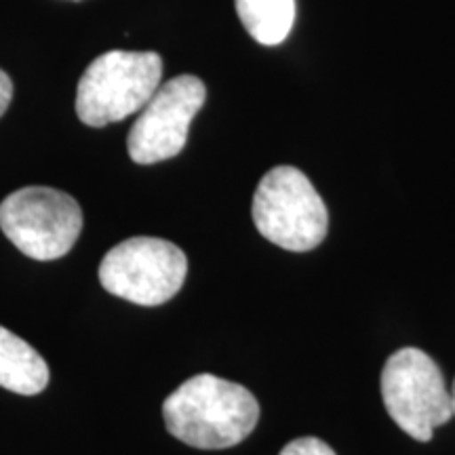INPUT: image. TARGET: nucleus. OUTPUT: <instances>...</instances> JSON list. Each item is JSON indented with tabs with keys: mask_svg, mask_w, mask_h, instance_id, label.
<instances>
[{
	"mask_svg": "<svg viewBox=\"0 0 455 455\" xmlns=\"http://www.w3.org/2000/svg\"><path fill=\"white\" fill-rule=\"evenodd\" d=\"M49 384V365L36 350L0 325V386L15 395H41Z\"/></svg>",
	"mask_w": 455,
	"mask_h": 455,
	"instance_id": "obj_8",
	"label": "nucleus"
},
{
	"mask_svg": "<svg viewBox=\"0 0 455 455\" xmlns=\"http://www.w3.org/2000/svg\"><path fill=\"white\" fill-rule=\"evenodd\" d=\"M11 98H13V83H11L7 72L0 70V116L7 112Z\"/></svg>",
	"mask_w": 455,
	"mask_h": 455,
	"instance_id": "obj_11",
	"label": "nucleus"
},
{
	"mask_svg": "<svg viewBox=\"0 0 455 455\" xmlns=\"http://www.w3.org/2000/svg\"><path fill=\"white\" fill-rule=\"evenodd\" d=\"M382 398L398 428L419 443H428L453 415L439 365L419 348H401L386 361Z\"/></svg>",
	"mask_w": 455,
	"mask_h": 455,
	"instance_id": "obj_5",
	"label": "nucleus"
},
{
	"mask_svg": "<svg viewBox=\"0 0 455 455\" xmlns=\"http://www.w3.org/2000/svg\"><path fill=\"white\" fill-rule=\"evenodd\" d=\"M251 215L259 235L287 251H310L325 241L329 213L312 181L295 167H275L261 178Z\"/></svg>",
	"mask_w": 455,
	"mask_h": 455,
	"instance_id": "obj_3",
	"label": "nucleus"
},
{
	"mask_svg": "<svg viewBox=\"0 0 455 455\" xmlns=\"http://www.w3.org/2000/svg\"><path fill=\"white\" fill-rule=\"evenodd\" d=\"M278 455H335V451L316 436H301V439L287 443Z\"/></svg>",
	"mask_w": 455,
	"mask_h": 455,
	"instance_id": "obj_10",
	"label": "nucleus"
},
{
	"mask_svg": "<svg viewBox=\"0 0 455 455\" xmlns=\"http://www.w3.org/2000/svg\"><path fill=\"white\" fill-rule=\"evenodd\" d=\"M161 78L163 60L155 51H108L78 81V118L89 127L123 121L150 101Z\"/></svg>",
	"mask_w": 455,
	"mask_h": 455,
	"instance_id": "obj_2",
	"label": "nucleus"
},
{
	"mask_svg": "<svg viewBox=\"0 0 455 455\" xmlns=\"http://www.w3.org/2000/svg\"><path fill=\"white\" fill-rule=\"evenodd\" d=\"M4 236L28 258L60 259L83 232V209L76 198L47 186L15 190L0 203Z\"/></svg>",
	"mask_w": 455,
	"mask_h": 455,
	"instance_id": "obj_4",
	"label": "nucleus"
},
{
	"mask_svg": "<svg viewBox=\"0 0 455 455\" xmlns=\"http://www.w3.org/2000/svg\"><path fill=\"white\" fill-rule=\"evenodd\" d=\"M244 30L259 44L275 47L291 32L295 0H235Z\"/></svg>",
	"mask_w": 455,
	"mask_h": 455,
	"instance_id": "obj_9",
	"label": "nucleus"
},
{
	"mask_svg": "<svg viewBox=\"0 0 455 455\" xmlns=\"http://www.w3.org/2000/svg\"><path fill=\"white\" fill-rule=\"evenodd\" d=\"M186 275V253L178 244L155 236L127 238L100 264L101 287L138 306H161L175 298Z\"/></svg>",
	"mask_w": 455,
	"mask_h": 455,
	"instance_id": "obj_6",
	"label": "nucleus"
},
{
	"mask_svg": "<svg viewBox=\"0 0 455 455\" xmlns=\"http://www.w3.org/2000/svg\"><path fill=\"white\" fill-rule=\"evenodd\" d=\"M207 98L201 78L192 74L161 84L141 108L129 131V156L138 164H155L178 156L188 141V129Z\"/></svg>",
	"mask_w": 455,
	"mask_h": 455,
	"instance_id": "obj_7",
	"label": "nucleus"
},
{
	"mask_svg": "<svg viewBox=\"0 0 455 455\" xmlns=\"http://www.w3.org/2000/svg\"><path fill=\"white\" fill-rule=\"evenodd\" d=\"M164 426L175 439L196 449H228L255 430L259 403L244 386L198 373L171 392L163 405Z\"/></svg>",
	"mask_w": 455,
	"mask_h": 455,
	"instance_id": "obj_1",
	"label": "nucleus"
},
{
	"mask_svg": "<svg viewBox=\"0 0 455 455\" xmlns=\"http://www.w3.org/2000/svg\"><path fill=\"white\" fill-rule=\"evenodd\" d=\"M451 411L455 415V382H453V388H451Z\"/></svg>",
	"mask_w": 455,
	"mask_h": 455,
	"instance_id": "obj_12",
	"label": "nucleus"
}]
</instances>
